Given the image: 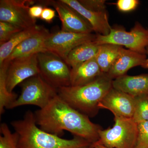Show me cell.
Returning <instances> with one entry per match:
<instances>
[{
  "instance_id": "1",
  "label": "cell",
  "mask_w": 148,
  "mask_h": 148,
  "mask_svg": "<svg viewBox=\"0 0 148 148\" xmlns=\"http://www.w3.org/2000/svg\"><path fill=\"white\" fill-rule=\"evenodd\" d=\"M34 114L37 125L48 133L61 137L66 130L92 145L99 140L101 126L73 108L58 95L45 108L35 111Z\"/></svg>"
},
{
  "instance_id": "2",
  "label": "cell",
  "mask_w": 148,
  "mask_h": 148,
  "mask_svg": "<svg viewBox=\"0 0 148 148\" xmlns=\"http://www.w3.org/2000/svg\"><path fill=\"white\" fill-rule=\"evenodd\" d=\"M11 125L18 135V148H84L92 145L79 137L67 140L43 131L38 127L31 110L27 111L22 119L12 121Z\"/></svg>"
},
{
  "instance_id": "3",
  "label": "cell",
  "mask_w": 148,
  "mask_h": 148,
  "mask_svg": "<svg viewBox=\"0 0 148 148\" xmlns=\"http://www.w3.org/2000/svg\"><path fill=\"white\" fill-rule=\"evenodd\" d=\"M112 79L103 74L87 84L62 87L58 95L73 108L89 117L98 114L99 104L112 88Z\"/></svg>"
},
{
  "instance_id": "4",
  "label": "cell",
  "mask_w": 148,
  "mask_h": 148,
  "mask_svg": "<svg viewBox=\"0 0 148 148\" xmlns=\"http://www.w3.org/2000/svg\"><path fill=\"white\" fill-rule=\"evenodd\" d=\"M94 41L98 45H115L124 46L127 49L141 54H147L148 47V29L145 28L138 22L127 32L120 27H113L108 35L97 34Z\"/></svg>"
},
{
  "instance_id": "5",
  "label": "cell",
  "mask_w": 148,
  "mask_h": 148,
  "mask_svg": "<svg viewBox=\"0 0 148 148\" xmlns=\"http://www.w3.org/2000/svg\"><path fill=\"white\" fill-rule=\"evenodd\" d=\"M112 127L99 131L96 144L107 148H135L138 136V123L132 118L114 117Z\"/></svg>"
},
{
  "instance_id": "6",
  "label": "cell",
  "mask_w": 148,
  "mask_h": 148,
  "mask_svg": "<svg viewBox=\"0 0 148 148\" xmlns=\"http://www.w3.org/2000/svg\"><path fill=\"white\" fill-rule=\"evenodd\" d=\"M20 84L21 94L7 109L26 105L44 108L58 95L57 89L46 82L39 75L29 78Z\"/></svg>"
},
{
  "instance_id": "7",
  "label": "cell",
  "mask_w": 148,
  "mask_h": 148,
  "mask_svg": "<svg viewBox=\"0 0 148 148\" xmlns=\"http://www.w3.org/2000/svg\"><path fill=\"white\" fill-rule=\"evenodd\" d=\"M41 77L52 87L58 89L70 86L71 69L62 58L48 51L37 54Z\"/></svg>"
},
{
  "instance_id": "8",
  "label": "cell",
  "mask_w": 148,
  "mask_h": 148,
  "mask_svg": "<svg viewBox=\"0 0 148 148\" xmlns=\"http://www.w3.org/2000/svg\"><path fill=\"white\" fill-rule=\"evenodd\" d=\"M32 0H1L0 21L7 22L24 30L37 26L29 9L34 5Z\"/></svg>"
},
{
  "instance_id": "9",
  "label": "cell",
  "mask_w": 148,
  "mask_h": 148,
  "mask_svg": "<svg viewBox=\"0 0 148 148\" xmlns=\"http://www.w3.org/2000/svg\"><path fill=\"white\" fill-rule=\"evenodd\" d=\"M96 35L92 34H76L59 31L50 34L45 43L46 51L65 60L67 56L75 47L94 40Z\"/></svg>"
},
{
  "instance_id": "10",
  "label": "cell",
  "mask_w": 148,
  "mask_h": 148,
  "mask_svg": "<svg viewBox=\"0 0 148 148\" xmlns=\"http://www.w3.org/2000/svg\"><path fill=\"white\" fill-rule=\"evenodd\" d=\"M37 54L16 58L9 63L6 77L9 92H13L16 86L31 77L39 75Z\"/></svg>"
},
{
  "instance_id": "11",
  "label": "cell",
  "mask_w": 148,
  "mask_h": 148,
  "mask_svg": "<svg viewBox=\"0 0 148 148\" xmlns=\"http://www.w3.org/2000/svg\"><path fill=\"white\" fill-rule=\"evenodd\" d=\"M50 2L58 12L62 24L61 31L82 34H92L93 32L87 20L70 6L61 0Z\"/></svg>"
},
{
  "instance_id": "12",
  "label": "cell",
  "mask_w": 148,
  "mask_h": 148,
  "mask_svg": "<svg viewBox=\"0 0 148 148\" xmlns=\"http://www.w3.org/2000/svg\"><path fill=\"white\" fill-rule=\"evenodd\" d=\"M100 109L111 111L114 117L132 118L135 107V98L112 88L99 104Z\"/></svg>"
},
{
  "instance_id": "13",
  "label": "cell",
  "mask_w": 148,
  "mask_h": 148,
  "mask_svg": "<svg viewBox=\"0 0 148 148\" xmlns=\"http://www.w3.org/2000/svg\"><path fill=\"white\" fill-rule=\"evenodd\" d=\"M61 1L70 6L86 19L91 25L93 32L97 34L106 36L110 34L112 27L109 23L107 11L98 12L89 10L77 0Z\"/></svg>"
},
{
  "instance_id": "14",
  "label": "cell",
  "mask_w": 148,
  "mask_h": 148,
  "mask_svg": "<svg viewBox=\"0 0 148 148\" xmlns=\"http://www.w3.org/2000/svg\"><path fill=\"white\" fill-rule=\"evenodd\" d=\"M50 34L48 30L42 27L38 32L23 41L14 49L3 63H8L16 58L46 51L45 43Z\"/></svg>"
},
{
  "instance_id": "15",
  "label": "cell",
  "mask_w": 148,
  "mask_h": 148,
  "mask_svg": "<svg viewBox=\"0 0 148 148\" xmlns=\"http://www.w3.org/2000/svg\"><path fill=\"white\" fill-rule=\"evenodd\" d=\"M146 54H141L123 47L119 55L107 75L113 80L126 75L131 69L143 66L147 60Z\"/></svg>"
},
{
  "instance_id": "16",
  "label": "cell",
  "mask_w": 148,
  "mask_h": 148,
  "mask_svg": "<svg viewBox=\"0 0 148 148\" xmlns=\"http://www.w3.org/2000/svg\"><path fill=\"white\" fill-rule=\"evenodd\" d=\"M112 87L134 98L148 95V74L124 75L114 79Z\"/></svg>"
},
{
  "instance_id": "17",
  "label": "cell",
  "mask_w": 148,
  "mask_h": 148,
  "mask_svg": "<svg viewBox=\"0 0 148 148\" xmlns=\"http://www.w3.org/2000/svg\"><path fill=\"white\" fill-rule=\"evenodd\" d=\"M103 73L95 58L71 69L70 84L75 86L89 83Z\"/></svg>"
},
{
  "instance_id": "18",
  "label": "cell",
  "mask_w": 148,
  "mask_h": 148,
  "mask_svg": "<svg viewBox=\"0 0 148 148\" xmlns=\"http://www.w3.org/2000/svg\"><path fill=\"white\" fill-rule=\"evenodd\" d=\"M100 46L94 40L84 43L73 49L64 61L71 69L76 67L95 58Z\"/></svg>"
},
{
  "instance_id": "19",
  "label": "cell",
  "mask_w": 148,
  "mask_h": 148,
  "mask_svg": "<svg viewBox=\"0 0 148 148\" xmlns=\"http://www.w3.org/2000/svg\"><path fill=\"white\" fill-rule=\"evenodd\" d=\"M123 47L110 44L100 45L95 59L103 73H108Z\"/></svg>"
},
{
  "instance_id": "20",
  "label": "cell",
  "mask_w": 148,
  "mask_h": 148,
  "mask_svg": "<svg viewBox=\"0 0 148 148\" xmlns=\"http://www.w3.org/2000/svg\"><path fill=\"white\" fill-rule=\"evenodd\" d=\"M41 27L37 26L32 29L24 30L12 37L8 41L0 46V66L3 64L14 49L29 37L39 32Z\"/></svg>"
},
{
  "instance_id": "21",
  "label": "cell",
  "mask_w": 148,
  "mask_h": 148,
  "mask_svg": "<svg viewBox=\"0 0 148 148\" xmlns=\"http://www.w3.org/2000/svg\"><path fill=\"white\" fill-rule=\"evenodd\" d=\"M9 64L3 63L0 66V115L4 113L5 109H7L11 103L18 98V95L14 92H9L7 88V72Z\"/></svg>"
},
{
  "instance_id": "22",
  "label": "cell",
  "mask_w": 148,
  "mask_h": 148,
  "mask_svg": "<svg viewBox=\"0 0 148 148\" xmlns=\"http://www.w3.org/2000/svg\"><path fill=\"white\" fill-rule=\"evenodd\" d=\"M0 132V148H18V134L12 132L6 123H1Z\"/></svg>"
},
{
  "instance_id": "23",
  "label": "cell",
  "mask_w": 148,
  "mask_h": 148,
  "mask_svg": "<svg viewBox=\"0 0 148 148\" xmlns=\"http://www.w3.org/2000/svg\"><path fill=\"white\" fill-rule=\"evenodd\" d=\"M147 97L135 98V110L132 119L137 123L148 121V101Z\"/></svg>"
},
{
  "instance_id": "24",
  "label": "cell",
  "mask_w": 148,
  "mask_h": 148,
  "mask_svg": "<svg viewBox=\"0 0 148 148\" xmlns=\"http://www.w3.org/2000/svg\"><path fill=\"white\" fill-rule=\"evenodd\" d=\"M21 31V29L10 23L0 21V45H2L8 41Z\"/></svg>"
},
{
  "instance_id": "25",
  "label": "cell",
  "mask_w": 148,
  "mask_h": 148,
  "mask_svg": "<svg viewBox=\"0 0 148 148\" xmlns=\"http://www.w3.org/2000/svg\"><path fill=\"white\" fill-rule=\"evenodd\" d=\"M138 136L135 148H148V121L138 123Z\"/></svg>"
},
{
  "instance_id": "26",
  "label": "cell",
  "mask_w": 148,
  "mask_h": 148,
  "mask_svg": "<svg viewBox=\"0 0 148 148\" xmlns=\"http://www.w3.org/2000/svg\"><path fill=\"white\" fill-rule=\"evenodd\" d=\"M84 7L93 11H106V1L104 0H79L78 1Z\"/></svg>"
},
{
  "instance_id": "27",
  "label": "cell",
  "mask_w": 148,
  "mask_h": 148,
  "mask_svg": "<svg viewBox=\"0 0 148 148\" xmlns=\"http://www.w3.org/2000/svg\"><path fill=\"white\" fill-rule=\"evenodd\" d=\"M139 4L140 1L138 0H118L115 4L120 11L128 12L135 10Z\"/></svg>"
},
{
  "instance_id": "28",
  "label": "cell",
  "mask_w": 148,
  "mask_h": 148,
  "mask_svg": "<svg viewBox=\"0 0 148 148\" xmlns=\"http://www.w3.org/2000/svg\"><path fill=\"white\" fill-rule=\"evenodd\" d=\"M55 16V10L49 8H44L43 10L40 18L47 23H51Z\"/></svg>"
},
{
  "instance_id": "29",
  "label": "cell",
  "mask_w": 148,
  "mask_h": 148,
  "mask_svg": "<svg viewBox=\"0 0 148 148\" xmlns=\"http://www.w3.org/2000/svg\"><path fill=\"white\" fill-rule=\"evenodd\" d=\"M43 8L41 5H34L29 9V12L32 18H40Z\"/></svg>"
},
{
  "instance_id": "30",
  "label": "cell",
  "mask_w": 148,
  "mask_h": 148,
  "mask_svg": "<svg viewBox=\"0 0 148 148\" xmlns=\"http://www.w3.org/2000/svg\"><path fill=\"white\" fill-rule=\"evenodd\" d=\"M147 60L145 64H143L142 67L144 69H148V47L147 49Z\"/></svg>"
},
{
  "instance_id": "31",
  "label": "cell",
  "mask_w": 148,
  "mask_h": 148,
  "mask_svg": "<svg viewBox=\"0 0 148 148\" xmlns=\"http://www.w3.org/2000/svg\"><path fill=\"white\" fill-rule=\"evenodd\" d=\"M91 146L94 148H107L104 147V146L99 145V144H96V143L92 144Z\"/></svg>"
},
{
  "instance_id": "32",
  "label": "cell",
  "mask_w": 148,
  "mask_h": 148,
  "mask_svg": "<svg viewBox=\"0 0 148 148\" xmlns=\"http://www.w3.org/2000/svg\"><path fill=\"white\" fill-rule=\"evenodd\" d=\"M84 148H94L93 147H92V146H90V147H86Z\"/></svg>"
},
{
  "instance_id": "33",
  "label": "cell",
  "mask_w": 148,
  "mask_h": 148,
  "mask_svg": "<svg viewBox=\"0 0 148 148\" xmlns=\"http://www.w3.org/2000/svg\"><path fill=\"white\" fill-rule=\"evenodd\" d=\"M147 100L148 101V96H147Z\"/></svg>"
}]
</instances>
